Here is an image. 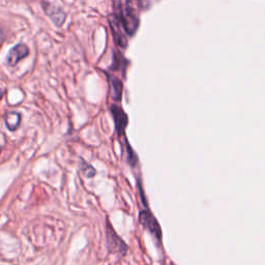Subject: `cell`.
<instances>
[{
  "label": "cell",
  "instance_id": "4fadbf2b",
  "mask_svg": "<svg viewBox=\"0 0 265 265\" xmlns=\"http://www.w3.org/2000/svg\"><path fill=\"white\" fill-rule=\"evenodd\" d=\"M1 35H2V31H1V29H0V37H1Z\"/></svg>",
  "mask_w": 265,
  "mask_h": 265
},
{
  "label": "cell",
  "instance_id": "30bf717a",
  "mask_svg": "<svg viewBox=\"0 0 265 265\" xmlns=\"http://www.w3.org/2000/svg\"><path fill=\"white\" fill-rule=\"evenodd\" d=\"M127 150H128V160H129V163L132 167H134L137 162H138V157L135 155V152L133 151L132 147L130 146V143L127 142Z\"/></svg>",
  "mask_w": 265,
  "mask_h": 265
},
{
  "label": "cell",
  "instance_id": "3957f363",
  "mask_svg": "<svg viewBox=\"0 0 265 265\" xmlns=\"http://www.w3.org/2000/svg\"><path fill=\"white\" fill-rule=\"evenodd\" d=\"M139 221H140L141 224L143 225V227L148 230L153 236L158 239L159 241H161L162 239V230L160 227V224L158 223L157 219L155 218L148 209L146 211H142L139 215Z\"/></svg>",
  "mask_w": 265,
  "mask_h": 265
},
{
  "label": "cell",
  "instance_id": "5b68a950",
  "mask_svg": "<svg viewBox=\"0 0 265 265\" xmlns=\"http://www.w3.org/2000/svg\"><path fill=\"white\" fill-rule=\"evenodd\" d=\"M29 54V50L24 44H19L10 49L7 54L6 61L9 65L15 66L21 59L25 58Z\"/></svg>",
  "mask_w": 265,
  "mask_h": 265
},
{
  "label": "cell",
  "instance_id": "6da1fadb",
  "mask_svg": "<svg viewBox=\"0 0 265 265\" xmlns=\"http://www.w3.org/2000/svg\"><path fill=\"white\" fill-rule=\"evenodd\" d=\"M118 9H119L118 19L122 23L124 30L130 35H133L138 28L139 21L137 16L135 15L133 8L130 5V2L128 0H118Z\"/></svg>",
  "mask_w": 265,
  "mask_h": 265
},
{
  "label": "cell",
  "instance_id": "7c38bea8",
  "mask_svg": "<svg viewBox=\"0 0 265 265\" xmlns=\"http://www.w3.org/2000/svg\"><path fill=\"white\" fill-rule=\"evenodd\" d=\"M3 93H4L3 89H1V88H0V99H1V97L3 96Z\"/></svg>",
  "mask_w": 265,
  "mask_h": 265
},
{
  "label": "cell",
  "instance_id": "8fae6325",
  "mask_svg": "<svg viewBox=\"0 0 265 265\" xmlns=\"http://www.w3.org/2000/svg\"><path fill=\"white\" fill-rule=\"evenodd\" d=\"M82 165L84 166V167H83V168H82V170L85 172V174H86L87 177L90 178V177H93V176L95 175V170H94V168H93V167H92L91 165L85 163L84 161H82Z\"/></svg>",
  "mask_w": 265,
  "mask_h": 265
},
{
  "label": "cell",
  "instance_id": "ba28073f",
  "mask_svg": "<svg viewBox=\"0 0 265 265\" xmlns=\"http://www.w3.org/2000/svg\"><path fill=\"white\" fill-rule=\"evenodd\" d=\"M108 80H109V85H110V90H111V97L115 101L119 102L121 101L122 96V83L119 79H117L114 76L108 75Z\"/></svg>",
  "mask_w": 265,
  "mask_h": 265
},
{
  "label": "cell",
  "instance_id": "8992f818",
  "mask_svg": "<svg viewBox=\"0 0 265 265\" xmlns=\"http://www.w3.org/2000/svg\"><path fill=\"white\" fill-rule=\"evenodd\" d=\"M110 24H111V29H112V32L114 33V37L117 41V44L122 48L127 47V37H125V35L122 32V29H124V27L120 22V20L115 16H113L110 18Z\"/></svg>",
  "mask_w": 265,
  "mask_h": 265
},
{
  "label": "cell",
  "instance_id": "277c9868",
  "mask_svg": "<svg viewBox=\"0 0 265 265\" xmlns=\"http://www.w3.org/2000/svg\"><path fill=\"white\" fill-rule=\"evenodd\" d=\"M111 113H112V116L114 118L116 132L120 138V137L125 135V129H127V127H128L129 117H128L127 113H125L124 111L122 110V108L115 106V105L111 107Z\"/></svg>",
  "mask_w": 265,
  "mask_h": 265
},
{
  "label": "cell",
  "instance_id": "9c48e42d",
  "mask_svg": "<svg viewBox=\"0 0 265 265\" xmlns=\"http://www.w3.org/2000/svg\"><path fill=\"white\" fill-rule=\"evenodd\" d=\"M4 121L9 131H16L21 122V115L18 112H15V111H9L4 117Z\"/></svg>",
  "mask_w": 265,
  "mask_h": 265
},
{
  "label": "cell",
  "instance_id": "5bb4252c",
  "mask_svg": "<svg viewBox=\"0 0 265 265\" xmlns=\"http://www.w3.org/2000/svg\"><path fill=\"white\" fill-rule=\"evenodd\" d=\"M139 1H141V2H145L146 0H139Z\"/></svg>",
  "mask_w": 265,
  "mask_h": 265
},
{
  "label": "cell",
  "instance_id": "52a82bcc",
  "mask_svg": "<svg viewBox=\"0 0 265 265\" xmlns=\"http://www.w3.org/2000/svg\"><path fill=\"white\" fill-rule=\"evenodd\" d=\"M45 11L47 12V15L50 17V19L57 26H61L64 23L65 12L61 8L47 3L45 5Z\"/></svg>",
  "mask_w": 265,
  "mask_h": 265
},
{
  "label": "cell",
  "instance_id": "7a4b0ae2",
  "mask_svg": "<svg viewBox=\"0 0 265 265\" xmlns=\"http://www.w3.org/2000/svg\"><path fill=\"white\" fill-rule=\"evenodd\" d=\"M106 240H107V248L110 253L117 254L121 257L127 254L128 246L125 245V243L120 239L108 221L106 228Z\"/></svg>",
  "mask_w": 265,
  "mask_h": 265
}]
</instances>
